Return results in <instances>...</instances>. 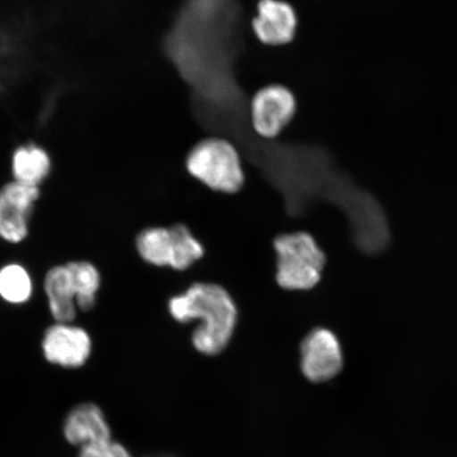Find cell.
Segmentation results:
<instances>
[{"label":"cell","mask_w":457,"mask_h":457,"mask_svg":"<svg viewBox=\"0 0 457 457\" xmlns=\"http://www.w3.org/2000/svg\"><path fill=\"white\" fill-rule=\"evenodd\" d=\"M136 245L148 264L175 271H186L204 255V245L182 224L145 228L137 237Z\"/></svg>","instance_id":"277c9868"},{"label":"cell","mask_w":457,"mask_h":457,"mask_svg":"<svg viewBox=\"0 0 457 457\" xmlns=\"http://www.w3.org/2000/svg\"><path fill=\"white\" fill-rule=\"evenodd\" d=\"M296 99L288 87L270 84L257 90L250 103V122L257 136L274 139L293 121Z\"/></svg>","instance_id":"5b68a950"},{"label":"cell","mask_w":457,"mask_h":457,"mask_svg":"<svg viewBox=\"0 0 457 457\" xmlns=\"http://www.w3.org/2000/svg\"><path fill=\"white\" fill-rule=\"evenodd\" d=\"M43 350L49 362L65 368H79L89 358L91 340L84 329L59 323L46 331Z\"/></svg>","instance_id":"9c48e42d"},{"label":"cell","mask_w":457,"mask_h":457,"mask_svg":"<svg viewBox=\"0 0 457 457\" xmlns=\"http://www.w3.org/2000/svg\"><path fill=\"white\" fill-rule=\"evenodd\" d=\"M169 313L174 321H199L191 337L193 347L204 356H217L230 345L238 322L236 301L215 283H195L171 296Z\"/></svg>","instance_id":"6da1fadb"},{"label":"cell","mask_w":457,"mask_h":457,"mask_svg":"<svg viewBox=\"0 0 457 457\" xmlns=\"http://www.w3.org/2000/svg\"><path fill=\"white\" fill-rule=\"evenodd\" d=\"M187 173L214 192L236 194L245 185V171L237 148L220 137L196 143L186 160Z\"/></svg>","instance_id":"3957f363"},{"label":"cell","mask_w":457,"mask_h":457,"mask_svg":"<svg viewBox=\"0 0 457 457\" xmlns=\"http://www.w3.org/2000/svg\"><path fill=\"white\" fill-rule=\"evenodd\" d=\"M298 25L295 8L285 0H260L256 5L253 29L262 44L278 47L293 42Z\"/></svg>","instance_id":"ba28073f"},{"label":"cell","mask_w":457,"mask_h":457,"mask_svg":"<svg viewBox=\"0 0 457 457\" xmlns=\"http://www.w3.org/2000/svg\"><path fill=\"white\" fill-rule=\"evenodd\" d=\"M64 434L68 442L81 447L112 439L105 417L94 403L78 405L71 411L65 422Z\"/></svg>","instance_id":"30bf717a"},{"label":"cell","mask_w":457,"mask_h":457,"mask_svg":"<svg viewBox=\"0 0 457 457\" xmlns=\"http://www.w3.org/2000/svg\"><path fill=\"white\" fill-rule=\"evenodd\" d=\"M153 457H173V456H170V455H158V456H153Z\"/></svg>","instance_id":"2e32d148"},{"label":"cell","mask_w":457,"mask_h":457,"mask_svg":"<svg viewBox=\"0 0 457 457\" xmlns=\"http://www.w3.org/2000/svg\"><path fill=\"white\" fill-rule=\"evenodd\" d=\"M79 457H131V455L121 444L108 439V441L84 445Z\"/></svg>","instance_id":"9a60e30c"},{"label":"cell","mask_w":457,"mask_h":457,"mask_svg":"<svg viewBox=\"0 0 457 457\" xmlns=\"http://www.w3.org/2000/svg\"><path fill=\"white\" fill-rule=\"evenodd\" d=\"M276 282L287 291H305L321 281L327 256L307 232L279 234L274 238Z\"/></svg>","instance_id":"7a4b0ae2"},{"label":"cell","mask_w":457,"mask_h":457,"mask_svg":"<svg viewBox=\"0 0 457 457\" xmlns=\"http://www.w3.org/2000/svg\"><path fill=\"white\" fill-rule=\"evenodd\" d=\"M31 278L20 265H8L0 270V295L5 301L21 304L30 298Z\"/></svg>","instance_id":"5bb4252c"},{"label":"cell","mask_w":457,"mask_h":457,"mask_svg":"<svg viewBox=\"0 0 457 457\" xmlns=\"http://www.w3.org/2000/svg\"><path fill=\"white\" fill-rule=\"evenodd\" d=\"M71 273L74 289L77 295V306L83 312L93 310L96 304V294L100 288L99 271L87 262H73L67 264Z\"/></svg>","instance_id":"4fadbf2b"},{"label":"cell","mask_w":457,"mask_h":457,"mask_svg":"<svg viewBox=\"0 0 457 457\" xmlns=\"http://www.w3.org/2000/svg\"><path fill=\"white\" fill-rule=\"evenodd\" d=\"M45 289L51 313L56 321L67 324L73 321L77 314V295L67 265L54 267L48 272Z\"/></svg>","instance_id":"8fae6325"},{"label":"cell","mask_w":457,"mask_h":457,"mask_svg":"<svg viewBox=\"0 0 457 457\" xmlns=\"http://www.w3.org/2000/svg\"><path fill=\"white\" fill-rule=\"evenodd\" d=\"M38 197L37 187L15 180L0 190V237L11 243L25 239L29 217Z\"/></svg>","instance_id":"52a82bcc"},{"label":"cell","mask_w":457,"mask_h":457,"mask_svg":"<svg viewBox=\"0 0 457 457\" xmlns=\"http://www.w3.org/2000/svg\"><path fill=\"white\" fill-rule=\"evenodd\" d=\"M345 365L341 343L334 331L314 328L300 345V367L303 375L314 384L334 379Z\"/></svg>","instance_id":"8992f818"},{"label":"cell","mask_w":457,"mask_h":457,"mask_svg":"<svg viewBox=\"0 0 457 457\" xmlns=\"http://www.w3.org/2000/svg\"><path fill=\"white\" fill-rule=\"evenodd\" d=\"M51 170L49 154L42 146L29 143L21 145L13 154L12 173L21 184L37 187L47 179Z\"/></svg>","instance_id":"7c38bea8"}]
</instances>
